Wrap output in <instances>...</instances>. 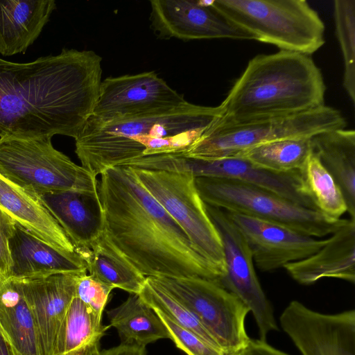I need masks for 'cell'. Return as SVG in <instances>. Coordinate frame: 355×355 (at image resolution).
Returning a JSON list of instances; mask_svg holds the SVG:
<instances>
[{
    "label": "cell",
    "mask_w": 355,
    "mask_h": 355,
    "mask_svg": "<svg viewBox=\"0 0 355 355\" xmlns=\"http://www.w3.org/2000/svg\"><path fill=\"white\" fill-rule=\"evenodd\" d=\"M51 138L0 137V175L36 193L72 191L98 196L97 177L56 150Z\"/></svg>",
    "instance_id": "52a82bcc"
},
{
    "label": "cell",
    "mask_w": 355,
    "mask_h": 355,
    "mask_svg": "<svg viewBox=\"0 0 355 355\" xmlns=\"http://www.w3.org/2000/svg\"><path fill=\"white\" fill-rule=\"evenodd\" d=\"M0 279H1V275H0Z\"/></svg>",
    "instance_id": "74e56055"
},
{
    "label": "cell",
    "mask_w": 355,
    "mask_h": 355,
    "mask_svg": "<svg viewBox=\"0 0 355 355\" xmlns=\"http://www.w3.org/2000/svg\"><path fill=\"white\" fill-rule=\"evenodd\" d=\"M237 355H289L259 339H251L248 345Z\"/></svg>",
    "instance_id": "e575fe53"
},
{
    "label": "cell",
    "mask_w": 355,
    "mask_h": 355,
    "mask_svg": "<svg viewBox=\"0 0 355 355\" xmlns=\"http://www.w3.org/2000/svg\"><path fill=\"white\" fill-rule=\"evenodd\" d=\"M110 327L75 296L60 327L54 355H98Z\"/></svg>",
    "instance_id": "d4e9b609"
},
{
    "label": "cell",
    "mask_w": 355,
    "mask_h": 355,
    "mask_svg": "<svg viewBox=\"0 0 355 355\" xmlns=\"http://www.w3.org/2000/svg\"><path fill=\"white\" fill-rule=\"evenodd\" d=\"M0 355H16L8 339L0 327Z\"/></svg>",
    "instance_id": "8d00e7d4"
},
{
    "label": "cell",
    "mask_w": 355,
    "mask_h": 355,
    "mask_svg": "<svg viewBox=\"0 0 355 355\" xmlns=\"http://www.w3.org/2000/svg\"><path fill=\"white\" fill-rule=\"evenodd\" d=\"M312 150L339 185L347 212L355 220V131L345 128L311 137Z\"/></svg>",
    "instance_id": "cb8c5ba5"
},
{
    "label": "cell",
    "mask_w": 355,
    "mask_h": 355,
    "mask_svg": "<svg viewBox=\"0 0 355 355\" xmlns=\"http://www.w3.org/2000/svg\"><path fill=\"white\" fill-rule=\"evenodd\" d=\"M16 223L10 216L0 209V275L3 278H8L12 266L9 241Z\"/></svg>",
    "instance_id": "836d02e7"
},
{
    "label": "cell",
    "mask_w": 355,
    "mask_h": 355,
    "mask_svg": "<svg viewBox=\"0 0 355 355\" xmlns=\"http://www.w3.org/2000/svg\"><path fill=\"white\" fill-rule=\"evenodd\" d=\"M150 28L160 39L254 40L253 35L234 24L211 6L200 0H152Z\"/></svg>",
    "instance_id": "9a60e30c"
},
{
    "label": "cell",
    "mask_w": 355,
    "mask_h": 355,
    "mask_svg": "<svg viewBox=\"0 0 355 355\" xmlns=\"http://www.w3.org/2000/svg\"><path fill=\"white\" fill-rule=\"evenodd\" d=\"M326 86L309 55L279 50L249 60L219 105L222 123L286 116L324 105Z\"/></svg>",
    "instance_id": "277c9868"
},
{
    "label": "cell",
    "mask_w": 355,
    "mask_h": 355,
    "mask_svg": "<svg viewBox=\"0 0 355 355\" xmlns=\"http://www.w3.org/2000/svg\"><path fill=\"white\" fill-rule=\"evenodd\" d=\"M149 278L195 315L225 355H237L248 345L245 321L250 310L218 284L198 277Z\"/></svg>",
    "instance_id": "30bf717a"
},
{
    "label": "cell",
    "mask_w": 355,
    "mask_h": 355,
    "mask_svg": "<svg viewBox=\"0 0 355 355\" xmlns=\"http://www.w3.org/2000/svg\"><path fill=\"white\" fill-rule=\"evenodd\" d=\"M153 71L107 77L102 80L92 116L103 121L171 109L186 103Z\"/></svg>",
    "instance_id": "4fadbf2b"
},
{
    "label": "cell",
    "mask_w": 355,
    "mask_h": 355,
    "mask_svg": "<svg viewBox=\"0 0 355 355\" xmlns=\"http://www.w3.org/2000/svg\"><path fill=\"white\" fill-rule=\"evenodd\" d=\"M110 325L120 336L121 343L146 347L170 334L157 313L139 294H130L119 306L107 311Z\"/></svg>",
    "instance_id": "4316f807"
},
{
    "label": "cell",
    "mask_w": 355,
    "mask_h": 355,
    "mask_svg": "<svg viewBox=\"0 0 355 355\" xmlns=\"http://www.w3.org/2000/svg\"><path fill=\"white\" fill-rule=\"evenodd\" d=\"M336 33L344 61L343 86L355 102V0L334 2Z\"/></svg>",
    "instance_id": "4dcf8cb0"
},
{
    "label": "cell",
    "mask_w": 355,
    "mask_h": 355,
    "mask_svg": "<svg viewBox=\"0 0 355 355\" xmlns=\"http://www.w3.org/2000/svg\"><path fill=\"white\" fill-rule=\"evenodd\" d=\"M99 175L103 232L141 274L198 277L219 284L223 272L198 253L132 167H110Z\"/></svg>",
    "instance_id": "7a4b0ae2"
},
{
    "label": "cell",
    "mask_w": 355,
    "mask_h": 355,
    "mask_svg": "<svg viewBox=\"0 0 355 355\" xmlns=\"http://www.w3.org/2000/svg\"><path fill=\"white\" fill-rule=\"evenodd\" d=\"M37 195L63 229L76 252L79 254L90 249L103 230L98 196L72 191Z\"/></svg>",
    "instance_id": "44dd1931"
},
{
    "label": "cell",
    "mask_w": 355,
    "mask_h": 355,
    "mask_svg": "<svg viewBox=\"0 0 355 355\" xmlns=\"http://www.w3.org/2000/svg\"><path fill=\"white\" fill-rule=\"evenodd\" d=\"M101 62L92 50L66 49L26 63L0 58V137L76 139L96 105Z\"/></svg>",
    "instance_id": "6da1fadb"
},
{
    "label": "cell",
    "mask_w": 355,
    "mask_h": 355,
    "mask_svg": "<svg viewBox=\"0 0 355 355\" xmlns=\"http://www.w3.org/2000/svg\"><path fill=\"white\" fill-rule=\"evenodd\" d=\"M225 211L245 238L254 263L261 271L275 270L306 258L327 241V239H316L278 223Z\"/></svg>",
    "instance_id": "2e32d148"
},
{
    "label": "cell",
    "mask_w": 355,
    "mask_h": 355,
    "mask_svg": "<svg viewBox=\"0 0 355 355\" xmlns=\"http://www.w3.org/2000/svg\"><path fill=\"white\" fill-rule=\"evenodd\" d=\"M155 312L166 325L171 340L187 355H225L219 348L207 343L192 331L176 324L163 314Z\"/></svg>",
    "instance_id": "1f68e13d"
},
{
    "label": "cell",
    "mask_w": 355,
    "mask_h": 355,
    "mask_svg": "<svg viewBox=\"0 0 355 355\" xmlns=\"http://www.w3.org/2000/svg\"><path fill=\"white\" fill-rule=\"evenodd\" d=\"M9 250L12 266L8 278L23 279L87 272L79 254L62 253L17 223L9 241Z\"/></svg>",
    "instance_id": "ffe728a7"
},
{
    "label": "cell",
    "mask_w": 355,
    "mask_h": 355,
    "mask_svg": "<svg viewBox=\"0 0 355 355\" xmlns=\"http://www.w3.org/2000/svg\"><path fill=\"white\" fill-rule=\"evenodd\" d=\"M0 209L17 224L63 254H78L63 229L35 192L0 175Z\"/></svg>",
    "instance_id": "d6986e66"
},
{
    "label": "cell",
    "mask_w": 355,
    "mask_h": 355,
    "mask_svg": "<svg viewBox=\"0 0 355 355\" xmlns=\"http://www.w3.org/2000/svg\"><path fill=\"white\" fill-rule=\"evenodd\" d=\"M218 119L185 151L178 154L205 161L236 157L262 144L312 137L346 127V120L341 112L325 105L297 114L238 123H222Z\"/></svg>",
    "instance_id": "5b68a950"
},
{
    "label": "cell",
    "mask_w": 355,
    "mask_h": 355,
    "mask_svg": "<svg viewBox=\"0 0 355 355\" xmlns=\"http://www.w3.org/2000/svg\"><path fill=\"white\" fill-rule=\"evenodd\" d=\"M132 168L139 181L183 230L198 253L224 276L221 240L198 193L196 177L190 172Z\"/></svg>",
    "instance_id": "9c48e42d"
},
{
    "label": "cell",
    "mask_w": 355,
    "mask_h": 355,
    "mask_svg": "<svg viewBox=\"0 0 355 355\" xmlns=\"http://www.w3.org/2000/svg\"><path fill=\"white\" fill-rule=\"evenodd\" d=\"M85 273L19 279L35 320L42 355H54L60 327L76 296L78 280Z\"/></svg>",
    "instance_id": "e0dca14e"
},
{
    "label": "cell",
    "mask_w": 355,
    "mask_h": 355,
    "mask_svg": "<svg viewBox=\"0 0 355 355\" xmlns=\"http://www.w3.org/2000/svg\"><path fill=\"white\" fill-rule=\"evenodd\" d=\"M139 295L154 311L163 314L176 324L192 331L207 343L219 348L211 335L195 315L150 278L146 277Z\"/></svg>",
    "instance_id": "f546056e"
},
{
    "label": "cell",
    "mask_w": 355,
    "mask_h": 355,
    "mask_svg": "<svg viewBox=\"0 0 355 355\" xmlns=\"http://www.w3.org/2000/svg\"><path fill=\"white\" fill-rule=\"evenodd\" d=\"M284 268L301 284H312L322 278L355 282V220H347L327 238L316 252L286 264Z\"/></svg>",
    "instance_id": "ac0fdd59"
},
{
    "label": "cell",
    "mask_w": 355,
    "mask_h": 355,
    "mask_svg": "<svg viewBox=\"0 0 355 355\" xmlns=\"http://www.w3.org/2000/svg\"><path fill=\"white\" fill-rule=\"evenodd\" d=\"M79 255L89 275L113 288L139 294L146 282V277L114 248L103 230L90 249Z\"/></svg>",
    "instance_id": "484cf974"
},
{
    "label": "cell",
    "mask_w": 355,
    "mask_h": 355,
    "mask_svg": "<svg viewBox=\"0 0 355 355\" xmlns=\"http://www.w3.org/2000/svg\"><path fill=\"white\" fill-rule=\"evenodd\" d=\"M311 150V137L290 138L256 146L237 157L270 171L288 173L300 171Z\"/></svg>",
    "instance_id": "83f0119b"
},
{
    "label": "cell",
    "mask_w": 355,
    "mask_h": 355,
    "mask_svg": "<svg viewBox=\"0 0 355 355\" xmlns=\"http://www.w3.org/2000/svg\"><path fill=\"white\" fill-rule=\"evenodd\" d=\"M280 324L302 355H355V311L324 314L291 301Z\"/></svg>",
    "instance_id": "5bb4252c"
},
{
    "label": "cell",
    "mask_w": 355,
    "mask_h": 355,
    "mask_svg": "<svg viewBox=\"0 0 355 355\" xmlns=\"http://www.w3.org/2000/svg\"><path fill=\"white\" fill-rule=\"evenodd\" d=\"M196 185L208 205L278 223L311 237L330 236L347 220L329 218L317 210L234 179L196 177Z\"/></svg>",
    "instance_id": "ba28073f"
},
{
    "label": "cell",
    "mask_w": 355,
    "mask_h": 355,
    "mask_svg": "<svg viewBox=\"0 0 355 355\" xmlns=\"http://www.w3.org/2000/svg\"><path fill=\"white\" fill-rule=\"evenodd\" d=\"M55 8L54 0H0V53H25Z\"/></svg>",
    "instance_id": "7402d4cb"
},
{
    "label": "cell",
    "mask_w": 355,
    "mask_h": 355,
    "mask_svg": "<svg viewBox=\"0 0 355 355\" xmlns=\"http://www.w3.org/2000/svg\"><path fill=\"white\" fill-rule=\"evenodd\" d=\"M0 327L16 355H42L31 308L18 279H0Z\"/></svg>",
    "instance_id": "603a6c76"
},
{
    "label": "cell",
    "mask_w": 355,
    "mask_h": 355,
    "mask_svg": "<svg viewBox=\"0 0 355 355\" xmlns=\"http://www.w3.org/2000/svg\"><path fill=\"white\" fill-rule=\"evenodd\" d=\"M211 6L255 40L311 55L324 44L325 26L306 0H214Z\"/></svg>",
    "instance_id": "8992f818"
},
{
    "label": "cell",
    "mask_w": 355,
    "mask_h": 355,
    "mask_svg": "<svg viewBox=\"0 0 355 355\" xmlns=\"http://www.w3.org/2000/svg\"><path fill=\"white\" fill-rule=\"evenodd\" d=\"M221 116L220 106L187 101L165 110L103 121L91 116L75 139L82 166L97 177L105 169L155 155L181 153Z\"/></svg>",
    "instance_id": "3957f363"
},
{
    "label": "cell",
    "mask_w": 355,
    "mask_h": 355,
    "mask_svg": "<svg viewBox=\"0 0 355 355\" xmlns=\"http://www.w3.org/2000/svg\"><path fill=\"white\" fill-rule=\"evenodd\" d=\"M113 289L94 276L85 273L78 280L76 296L102 319L103 311Z\"/></svg>",
    "instance_id": "d6a6232c"
},
{
    "label": "cell",
    "mask_w": 355,
    "mask_h": 355,
    "mask_svg": "<svg viewBox=\"0 0 355 355\" xmlns=\"http://www.w3.org/2000/svg\"><path fill=\"white\" fill-rule=\"evenodd\" d=\"M206 207L223 245L225 273L219 285L249 309L257 325L259 340L266 341L268 333L279 328L272 306L257 278L247 241L224 210L207 204Z\"/></svg>",
    "instance_id": "8fae6325"
},
{
    "label": "cell",
    "mask_w": 355,
    "mask_h": 355,
    "mask_svg": "<svg viewBox=\"0 0 355 355\" xmlns=\"http://www.w3.org/2000/svg\"><path fill=\"white\" fill-rule=\"evenodd\" d=\"M98 355H147L146 347L121 343L119 345L101 351Z\"/></svg>",
    "instance_id": "d590c367"
},
{
    "label": "cell",
    "mask_w": 355,
    "mask_h": 355,
    "mask_svg": "<svg viewBox=\"0 0 355 355\" xmlns=\"http://www.w3.org/2000/svg\"><path fill=\"white\" fill-rule=\"evenodd\" d=\"M300 172L304 188L318 211L333 219H340L347 212L339 185L313 150Z\"/></svg>",
    "instance_id": "f1b7e54d"
},
{
    "label": "cell",
    "mask_w": 355,
    "mask_h": 355,
    "mask_svg": "<svg viewBox=\"0 0 355 355\" xmlns=\"http://www.w3.org/2000/svg\"><path fill=\"white\" fill-rule=\"evenodd\" d=\"M154 165L156 169L161 171L190 172L196 178L213 177L239 180L270 191L302 207L317 210L304 188L300 171L288 173L270 171L239 157L205 161L177 153L158 155Z\"/></svg>",
    "instance_id": "7c38bea8"
}]
</instances>
